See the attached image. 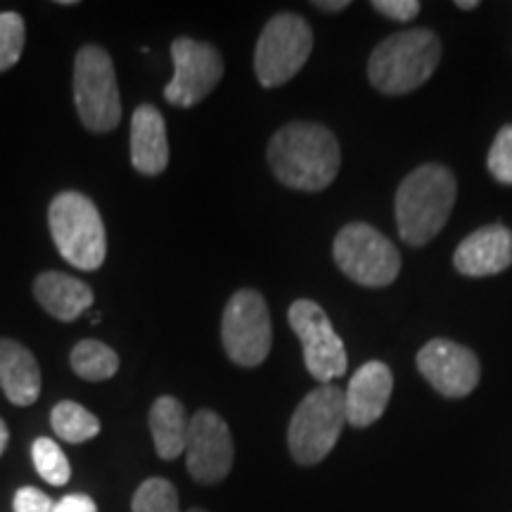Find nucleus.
I'll return each mask as SVG.
<instances>
[{"label":"nucleus","instance_id":"nucleus-1","mask_svg":"<svg viewBox=\"0 0 512 512\" xmlns=\"http://www.w3.org/2000/svg\"><path fill=\"white\" fill-rule=\"evenodd\" d=\"M268 166L287 188L320 192L337 178L342 152L330 128L294 121L280 128L268 143Z\"/></svg>","mask_w":512,"mask_h":512},{"label":"nucleus","instance_id":"nucleus-2","mask_svg":"<svg viewBox=\"0 0 512 512\" xmlns=\"http://www.w3.org/2000/svg\"><path fill=\"white\" fill-rule=\"evenodd\" d=\"M456 176L441 164H422L396 190V228L401 240L422 247L437 238L456 204Z\"/></svg>","mask_w":512,"mask_h":512},{"label":"nucleus","instance_id":"nucleus-3","mask_svg":"<svg viewBox=\"0 0 512 512\" xmlns=\"http://www.w3.org/2000/svg\"><path fill=\"white\" fill-rule=\"evenodd\" d=\"M441 43L432 29H406L384 38L368 62L370 83L384 95H406L437 69Z\"/></svg>","mask_w":512,"mask_h":512},{"label":"nucleus","instance_id":"nucleus-4","mask_svg":"<svg viewBox=\"0 0 512 512\" xmlns=\"http://www.w3.org/2000/svg\"><path fill=\"white\" fill-rule=\"evenodd\" d=\"M48 226L57 252L79 271H98L107 256L105 223L93 200L81 192H60L48 209Z\"/></svg>","mask_w":512,"mask_h":512},{"label":"nucleus","instance_id":"nucleus-5","mask_svg":"<svg viewBox=\"0 0 512 512\" xmlns=\"http://www.w3.org/2000/svg\"><path fill=\"white\" fill-rule=\"evenodd\" d=\"M347 425L344 392L335 384H320L302 399L292 413L287 446L294 463L309 467L330 456Z\"/></svg>","mask_w":512,"mask_h":512},{"label":"nucleus","instance_id":"nucleus-6","mask_svg":"<svg viewBox=\"0 0 512 512\" xmlns=\"http://www.w3.org/2000/svg\"><path fill=\"white\" fill-rule=\"evenodd\" d=\"M74 105L93 133L114 131L121 121V98L112 57L100 46H83L74 60Z\"/></svg>","mask_w":512,"mask_h":512},{"label":"nucleus","instance_id":"nucleus-7","mask_svg":"<svg viewBox=\"0 0 512 512\" xmlns=\"http://www.w3.org/2000/svg\"><path fill=\"white\" fill-rule=\"evenodd\" d=\"M313 31L304 17L280 12L261 31L254 50V72L264 88L285 86L309 60Z\"/></svg>","mask_w":512,"mask_h":512},{"label":"nucleus","instance_id":"nucleus-8","mask_svg":"<svg viewBox=\"0 0 512 512\" xmlns=\"http://www.w3.org/2000/svg\"><path fill=\"white\" fill-rule=\"evenodd\" d=\"M332 256L339 271L363 287L392 285L401 271L399 249L368 223H349L339 230Z\"/></svg>","mask_w":512,"mask_h":512},{"label":"nucleus","instance_id":"nucleus-9","mask_svg":"<svg viewBox=\"0 0 512 512\" xmlns=\"http://www.w3.org/2000/svg\"><path fill=\"white\" fill-rule=\"evenodd\" d=\"M221 339L228 358L242 368H256L271 354L273 328L266 299L256 290L230 297L221 320Z\"/></svg>","mask_w":512,"mask_h":512},{"label":"nucleus","instance_id":"nucleus-10","mask_svg":"<svg viewBox=\"0 0 512 512\" xmlns=\"http://www.w3.org/2000/svg\"><path fill=\"white\" fill-rule=\"evenodd\" d=\"M290 325L304 347V363L313 380L330 384L347 373V349L332 328L328 313L311 299H297L290 306Z\"/></svg>","mask_w":512,"mask_h":512},{"label":"nucleus","instance_id":"nucleus-11","mask_svg":"<svg viewBox=\"0 0 512 512\" xmlns=\"http://www.w3.org/2000/svg\"><path fill=\"white\" fill-rule=\"evenodd\" d=\"M174 57V79L166 83L164 98L176 107L200 105L223 79V57L211 43L195 38H176L171 46Z\"/></svg>","mask_w":512,"mask_h":512},{"label":"nucleus","instance_id":"nucleus-12","mask_svg":"<svg viewBox=\"0 0 512 512\" xmlns=\"http://www.w3.org/2000/svg\"><path fill=\"white\" fill-rule=\"evenodd\" d=\"M235 446L228 422L214 411H197L188 422L185 467L195 482L214 486L233 470Z\"/></svg>","mask_w":512,"mask_h":512},{"label":"nucleus","instance_id":"nucleus-13","mask_svg":"<svg viewBox=\"0 0 512 512\" xmlns=\"http://www.w3.org/2000/svg\"><path fill=\"white\" fill-rule=\"evenodd\" d=\"M418 370L441 396L463 399L479 384V358L451 339H432L418 351Z\"/></svg>","mask_w":512,"mask_h":512},{"label":"nucleus","instance_id":"nucleus-14","mask_svg":"<svg viewBox=\"0 0 512 512\" xmlns=\"http://www.w3.org/2000/svg\"><path fill=\"white\" fill-rule=\"evenodd\" d=\"M394 377L387 363L370 361L361 366L351 377L347 392H344V408H347V425L363 430L377 422L387 411L392 399Z\"/></svg>","mask_w":512,"mask_h":512},{"label":"nucleus","instance_id":"nucleus-15","mask_svg":"<svg viewBox=\"0 0 512 512\" xmlns=\"http://www.w3.org/2000/svg\"><path fill=\"white\" fill-rule=\"evenodd\" d=\"M453 266L470 278L503 273L512 266V233L501 223L475 230L458 245Z\"/></svg>","mask_w":512,"mask_h":512},{"label":"nucleus","instance_id":"nucleus-16","mask_svg":"<svg viewBox=\"0 0 512 512\" xmlns=\"http://www.w3.org/2000/svg\"><path fill=\"white\" fill-rule=\"evenodd\" d=\"M169 138L162 112L140 105L131 119V164L143 176H159L169 166Z\"/></svg>","mask_w":512,"mask_h":512},{"label":"nucleus","instance_id":"nucleus-17","mask_svg":"<svg viewBox=\"0 0 512 512\" xmlns=\"http://www.w3.org/2000/svg\"><path fill=\"white\" fill-rule=\"evenodd\" d=\"M0 389L12 406L19 408L34 406L41 396V368L36 356L8 337L0 339Z\"/></svg>","mask_w":512,"mask_h":512},{"label":"nucleus","instance_id":"nucleus-18","mask_svg":"<svg viewBox=\"0 0 512 512\" xmlns=\"http://www.w3.org/2000/svg\"><path fill=\"white\" fill-rule=\"evenodd\" d=\"M34 294L36 302L46 309V313L62 320V323H69V320H76L81 313H86L95 299L91 285L60 271H46L38 275Z\"/></svg>","mask_w":512,"mask_h":512},{"label":"nucleus","instance_id":"nucleus-19","mask_svg":"<svg viewBox=\"0 0 512 512\" xmlns=\"http://www.w3.org/2000/svg\"><path fill=\"white\" fill-rule=\"evenodd\" d=\"M150 432L162 460H176L188 444V418L183 403L174 396H159L150 408Z\"/></svg>","mask_w":512,"mask_h":512},{"label":"nucleus","instance_id":"nucleus-20","mask_svg":"<svg viewBox=\"0 0 512 512\" xmlns=\"http://www.w3.org/2000/svg\"><path fill=\"white\" fill-rule=\"evenodd\" d=\"M50 425L67 444H86L100 434V420L76 401H60L50 413Z\"/></svg>","mask_w":512,"mask_h":512},{"label":"nucleus","instance_id":"nucleus-21","mask_svg":"<svg viewBox=\"0 0 512 512\" xmlns=\"http://www.w3.org/2000/svg\"><path fill=\"white\" fill-rule=\"evenodd\" d=\"M72 368L81 380L88 382H102L110 380L119 370V356L107 344L98 342V339H81L72 349Z\"/></svg>","mask_w":512,"mask_h":512},{"label":"nucleus","instance_id":"nucleus-22","mask_svg":"<svg viewBox=\"0 0 512 512\" xmlns=\"http://www.w3.org/2000/svg\"><path fill=\"white\" fill-rule=\"evenodd\" d=\"M131 512H181L176 486L162 477L145 479L133 494Z\"/></svg>","mask_w":512,"mask_h":512},{"label":"nucleus","instance_id":"nucleus-23","mask_svg":"<svg viewBox=\"0 0 512 512\" xmlns=\"http://www.w3.org/2000/svg\"><path fill=\"white\" fill-rule=\"evenodd\" d=\"M31 458H34L36 472L46 479L48 484L53 486H64L72 477V467H69V460L64 456V451L55 444L53 439L38 437L34 444H31Z\"/></svg>","mask_w":512,"mask_h":512},{"label":"nucleus","instance_id":"nucleus-24","mask_svg":"<svg viewBox=\"0 0 512 512\" xmlns=\"http://www.w3.org/2000/svg\"><path fill=\"white\" fill-rule=\"evenodd\" d=\"M27 27L17 12H0V74L15 67L22 57Z\"/></svg>","mask_w":512,"mask_h":512},{"label":"nucleus","instance_id":"nucleus-25","mask_svg":"<svg viewBox=\"0 0 512 512\" xmlns=\"http://www.w3.org/2000/svg\"><path fill=\"white\" fill-rule=\"evenodd\" d=\"M491 176L498 183L512 185V124L503 126L494 138V145L489 150V159H486Z\"/></svg>","mask_w":512,"mask_h":512},{"label":"nucleus","instance_id":"nucleus-26","mask_svg":"<svg viewBox=\"0 0 512 512\" xmlns=\"http://www.w3.org/2000/svg\"><path fill=\"white\" fill-rule=\"evenodd\" d=\"M15 512H55V501L36 486H22L12 501Z\"/></svg>","mask_w":512,"mask_h":512},{"label":"nucleus","instance_id":"nucleus-27","mask_svg":"<svg viewBox=\"0 0 512 512\" xmlns=\"http://www.w3.org/2000/svg\"><path fill=\"white\" fill-rule=\"evenodd\" d=\"M373 10L394 22H411L420 15V3L418 0H375Z\"/></svg>","mask_w":512,"mask_h":512},{"label":"nucleus","instance_id":"nucleus-28","mask_svg":"<svg viewBox=\"0 0 512 512\" xmlns=\"http://www.w3.org/2000/svg\"><path fill=\"white\" fill-rule=\"evenodd\" d=\"M55 512H98V505L88 494H69L55 503Z\"/></svg>","mask_w":512,"mask_h":512},{"label":"nucleus","instance_id":"nucleus-29","mask_svg":"<svg viewBox=\"0 0 512 512\" xmlns=\"http://www.w3.org/2000/svg\"><path fill=\"white\" fill-rule=\"evenodd\" d=\"M349 5H351L349 0H316V3H313V8L325 10V12H342V10H347Z\"/></svg>","mask_w":512,"mask_h":512},{"label":"nucleus","instance_id":"nucleus-30","mask_svg":"<svg viewBox=\"0 0 512 512\" xmlns=\"http://www.w3.org/2000/svg\"><path fill=\"white\" fill-rule=\"evenodd\" d=\"M8 441H10V430L8 425H5V420L0 418V456H3L5 448H8Z\"/></svg>","mask_w":512,"mask_h":512},{"label":"nucleus","instance_id":"nucleus-31","mask_svg":"<svg viewBox=\"0 0 512 512\" xmlns=\"http://www.w3.org/2000/svg\"><path fill=\"white\" fill-rule=\"evenodd\" d=\"M456 8H460V10H475V8H479V3H477V0H458Z\"/></svg>","mask_w":512,"mask_h":512},{"label":"nucleus","instance_id":"nucleus-32","mask_svg":"<svg viewBox=\"0 0 512 512\" xmlns=\"http://www.w3.org/2000/svg\"><path fill=\"white\" fill-rule=\"evenodd\" d=\"M188 512H207V510H202V508H190Z\"/></svg>","mask_w":512,"mask_h":512}]
</instances>
